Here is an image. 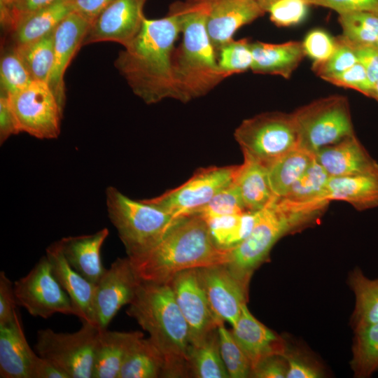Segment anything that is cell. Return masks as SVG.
<instances>
[{
  "instance_id": "cell-15",
  "label": "cell",
  "mask_w": 378,
  "mask_h": 378,
  "mask_svg": "<svg viewBox=\"0 0 378 378\" xmlns=\"http://www.w3.org/2000/svg\"><path fill=\"white\" fill-rule=\"evenodd\" d=\"M188 324L191 345L205 339L221 324L216 319L200 284L197 269L181 271L169 281Z\"/></svg>"
},
{
  "instance_id": "cell-32",
  "label": "cell",
  "mask_w": 378,
  "mask_h": 378,
  "mask_svg": "<svg viewBox=\"0 0 378 378\" xmlns=\"http://www.w3.org/2000/svg\"><path fill=\"white\" fill-rule=\"evenodd\" d=\"M188 365L190 377H230L220 353L218 328L200 342L190 346Z\"/></svg>"
},
{
  "instance_id": "cell-21",
  "label": "cell",
  "mask_w": 378,
  "mask_h": 378,
  "mask_svg": "<svg viewBox=\"0 0 378 378\" xmlns=\"http://www.w3.org/2000/svg\"><path fill=\"white\" fill-rule=\"evenodd\" d=\"M314 155L316 161L330 176L360 174L378 166L355 134L323 147Z\"/></svg>"
},
{
  "instance_id": "cell-16",
  "label": "cell",
  "mask_w": 378,
  "mask_h": 378,
  "mask_svg": "<svg viewBox=\"0 0 378 378\" xmlns=\"http://www.w3.org/2000/svg\"><path fill=\"white\" fill-rule=\"evenodd\" d=\"M146 0H115L90 24L83 45L111 41L127 46L139 31Z\"/></svg>"
},
{
  "instance_id": "cell-4",
  "label": "cell",
  "mask_w": 378,
  "mask_h": 378,
  "mask_svg": "<svg viewBox=\"0 0 378 378\" xmlns=\"http://www.w3.org/2000/svg\"><path fill=\"white\" fill-rule=\"evenodd\" d=\"M172 6L181 21L182 41L175 50V78L183 103L204 96L225 78L218 66V53L206 29L208 4L204 0H188Z\"/></svg>"
},
{
  "instance_id": "cell-58",
  "label": "cell",
  "mask_w": 378,
  "mask_h": 378,
  "mask_svg": "<svg viewBox=\"0 0 378 378\" xmlns=\"http://www.w3.org/2000/svg\"><path fill=\"white\" fill-rule=\"evenodd\" d=\"M374 46H375L377 48V49H378V36H377V41H376V42H375Z\"/></svg>"
},
{
  "instance_id": "cell-9",
  "label": "cell",
  "mask_w": 378,
  "mask_h": 378,
  "mask_svg": "<svg viewBox=\"0 0 378 378\" xmlns=\"http://www.w3.org/2000/svg\"><path fill=\"white\" fill-rule=\"evenodd\" d=\"M71 333L39 330L34 345L36 353L62 370L69 378H92L94 352L100 329L92 323Z\"/></svg>"
},
{
  "instance_id": "cell-45",
  "label": "cell",
  "mask_w": 378,
  "mask_h": 378,
  "mask_svg": "<svg viewBox=\"0 0 378 378\" xmlns=\"http://www.w3.org/2000/svg\"><path fill=\"white\" fill-rule=\"evenodd\" d=\"M302 43L305 55L314 64L324 62L332 54L336 47V38L324 30L316 29L308 32Z\"/></svg>"
},
{
  "instance_id": "cell-24",
  "label": "cell",
  "mask_w": 378,
  "mask_h": 378,
  "mask_svg": "<svg viewBox=\"0 0 378 378\" xmlns=\"http://www.w3.org/2000/svg\"><path fill=\"white\" fill-rule=\"evenodd\" d=\"M253 62L251 70L255 74L281 76L289 78L306 56L300 41L282 43L251 42Z\"/></svg>"
},
{
  "instance_id": "cell-51",
  "label": "cell",
  "mask_w": 378,
  "mask_h": 378,
  "mask_svg": "<svg viewBox=\"0 0 378 378\" xmlns=\"http://www.w3.org/2000/svg\"><path fill=\"white\" fill-rule=\"evenodd\" d=\"M20 132L8 96H0V141L4 143L9 136Z\"/></svg>"
},
{
  "instance_id": "cell-30",
  "label": "cell",
  "mask_w": 378,
  "mask_h": 378,
  "mask_svg": "<svg viewBox=\"0 0 378 378\" xmlns=\"http://www.w3.org/2000/svg\"><path fill=\"white\" fill-rule=\"evenodd\" d=\"M72 11L66 0H58L26 18L12 31L14 46L31 43L53 31Z\"/></svg>"
},
{
  "instance_id": "cell-25",
  "label": "cell",
  "mask_w": 378,
  "mask_h": 378,
  "mask_svg": "<svg viewBox=\"0 0 378 378\" xmlns=\"http://www.w3.org/2000/svg\"><path fill=\"white\" fill-rule=\"evenodd\" d=\"M326 198L348 202L360 211L377 206L378 166L360 174L330 176Z\"/></svg>"
},
{
  "instance_id": "cell-49",
  "label": "cell",
  "mask_w": 378,
  "mask_h": 378,
  "mask_svg": "<svg viewBox=\"0 0 378 378\" xmlns=\"http://www.w3.org/2000/svg\"><path fill=\"white\" fill-rule=\"evenodd\" d=\"M288 364L283 354H274L262 360L251 371V377L256 378H284Z\"/></svg>"
},
{
  "instance_id": "cell-33",
  "label": "cell",
  "mask_w": 378,
  "mask_h": 378,
  "mask_svg": "<svg viewBox=\"0 0 378 378\" xmlns=\"http://www.w3.org/2000/svg\"><path fill=\"white\" fill-rule=\"evenodd\" d=\"M350 285L356 296L355 331L378 323V279H370L356 269L351 274Z\"/></svg>"
},
{
  "instance_id": "cell-43",
  "label": "cell",
  "mask_w": 378,
  "mask_h": 378,
  "mask_svg": "<svg viewBox=\"0 0 378 378\" xmlns=\"http://www.w3.org/2000/svg\"><path fill=\"white\" fill-rule=\"evenodd\" d=\"M57 1L58 0H10L0 6L1 25L12 32L24 19Z\"/></svg>"
},
{
  "instance_id": "cell-6",
  "label": "cell",
  "mask_w": 378,
  "mask_h": 378,
  "mask_svg": "<svg viewBox=\"0 0 378 378\" xmlns=\"http://www.w3.org/2000/svg\"><path fill=\"white\" fill-rule=\"evenodd\" d=\"M106 196L108 218L128 257L151 248L181 218L144 200H132L114 187L106 189Z\"/></svg>"
},
{
  "instance_id": "cell-13",
  "label": "cell",
  "mask_w": 378,
  "mask_h": 378,
  "mask_svg": "<svg viewBox=\"0 0 378 378\" xmlns=\"http://www.w3.org/2000/svg\"><path fill=\"white\" fill-rule=\"evenodd\" d=\"M198 278L211 309L219 323L233 326L248 299V284L224 264L197 268Z\"/></svg>"
},
{
  "instance_id": "cell-41",
  "label": "cell",
  "mask_w": 378,
  "mask_h": 378,
  "mask_svg": "<svg viewBox=\"0 0 378 378\" xmlns=\"http://www.w3.org/2000/svg\"><path fill=\"white\" fill-rule=\"evenodd\" d=\"M248 210L246 209L239 191L233 182L218 192L197 214L206 219L240 214Z\"/></svg>"
},
{
  "instance_id": "cell-54",
  "label": "cell",
  "mask_w": 378,
  "mask_h": 378,
  "mask_svg": "<svg viewBox=\"0 0 378 378\" xmlns=\"http://www.w3.org/2000/svg\"><path fill=\"white\" fill-rule=\"evenodd\" d=\"M29 378H69V376L53 363L36 354L32 361Z\"/></svg>"
},
{
  "instance_id": "cell-22",
  "label": "cell",
  "mask_w": 378,
  "mask_h": 378,
  "mask_svg": "<svg viewBox=\"0 0 378 378\" xmlns=\"http://www.w3.org/2000/svg\"><path fill=\"white\" fill-rule=\"evenodd\" d=\"M109 234L106 227L94 234L64 237L59 240L69 264L87 280L96 285L106 271L101 248Z\"/></svg>"
},
{
  "instance_id": "cell-47",
  "label": "cell",
  "mask_w": 378,
  "mask_h": 378,
  "mask_svg": "<svg viewBox=\"0 0 378 378\" xmlns=\"http://www.w3.org/2000/svg\"><path fill=\"white\" fill-rule=\"evenodd\" d=\"M13 284L4 271L0 272V326L12 322L19 314Z\"/></svg>"
},
{
  "instance_id": "cell-20",
  "label": "cell",
  "mask_w": 378,
  "mask_h": 378,
  "mask_svg": "<svg viewBox=\"0 0 378 378\" xmlns=\"http://www.w3.org/2000/svg\"><path fill=\"white\" fill-rule=\"evenodd\" d=\"M248 358L252 370L264 358L283 354L284 342L272 330L257 320L244 304L238 320L230 330Z\"/></svg>"
},
{
  "instance_id": "cell-17",
  "label": "cell",
  "mask_w": 378,
  "mask_h": 378,
  "mask_svg": "<svg viewBox=\"0 0 378 378\" xmlns=\"http://www.w3.org/2000/svg\"><path fill=\"white\" fill-rule=\"evenodd\" d=\"M90 23L77 13L66 15L53 31L54 64L48 83L64 110V74L83 43Z\"/></svg>"
},
{
  "instance_id": "cell-39",
  "label": "cell",
  "mask_w": 378,
  "mask_h": 378,
  "mask_svg": "<svg viewBox=\"0 0 378 378\" xmlns=\"http://www.w3.org/2000/svg\"><path fill=\"white\" fill-rule=\"evenodd\" d=\"M217 53L218 66L225 78L251 68L253 57L251 41L248 38L232 39L223 46Z\"/></svg>"
},
{
  "instance_id": "cell-36",
  "label": "cell",
  "mask_w": 378,
  "mask_h": 378,
  "mask_svg": "<svg viewBox=\"0 0 378 378\" xmlns=\"http://www.w3.org/2000/svg\"><path fill=\"white\" fill-rule=\"evenodd\" d=\"M341 35L351 46H373L378 36V15L353 11L339 14Z\"/></svg>"
},
{
  "instance_id": "cell-40",
  "label": "cell",
  "mask_w": 378,
  "mask_h": 378,
  "mask_svg": "<svg viewBox=\"0 0 378 378\" xmlns=\"http://www.w3.org/2000/svg\"><path fill=\"white\" fill-rule=\"evenodd\" d=\"M220 353L229 377H251V365L246 354L228 330L221 323L218 326Z\"/></svg>"
},
{
  "instance_id": "cell-55",
  "label": "cell",
  "mask_w": 378,
  "mask_h": 378,
  "mask_svg": "<svg viewBox=\"0 0 378 378\" xmlns=\"http://www.w3.org/2000/svg\"><path fill=\"white\" fill-rule=\"evenodd\" d=\"M265 13H267L270 6L277 0H256Z\"/></svg>"
},
{
  "instance_id": "cell-5",
  "label": "cell",
  "mask_w": 378,
  "mask_h": 378,
  "mask_svg": "<svg viewBox=\"0 0 378 378\" xmlns=\"http://www.w3.org/2000/svg\"><path fill=\"white\" fill-rule=\"evenodd\" d=\"M324 209L313 204H297L277 198L260 211L250 234L229 249L225 264L249 284L254 270L265 262L275 243L284 235L312 222Z\"/></svg>"
},
{
  "instance_id": "cell-14",
  "label": "cell",
  "mask_w": 378,
  "mask_h": 378,
  "mask_svg": "<svg viewBox=\"0 0 378 378\" xmlns=\"http://www.w3.org/2000/svg\"><path fill=\"white\" fill-rule=\"evenodd\" d=\"M141 281L130 258H118L95 285L94 309L97 326L106 330L118 311L134 299Z\"/></svg>"
},
{
  "instance_id": "cell-56",
  "label": "cell",
  "mask_w": 378,
  "mask_h": 378,
  "mask_svg": "<svg viewBox=\"0 0 378 378\" xmlns=\"http://www.w3.org/2000/svg\"><path fill=\"white\" fill-rule=\"evenodd\" d=\"M371 97L374 98L378 101V80L373 86Z\"/></svg>"
},
{
  "instance_id": "cell-38",
  "label": "cell",
  "mask_w": 378,
  "mask_h": 378,
  "mask_svg": "<svg viewBox=\"0 0 378 378\" xmlns=\"http://www.w3.org/2000/svg\"><path fill=\"white\" fill-rule=\"evenodd\" d=\"M0 81L1 93L8 96L20 92L34 81L15 48L1 58Z\"/></svg>"
},
{
  "instance_id": "cell-34",
  "label": "cell",
  "mask_w": 378,
  "mask_h": 378,
  "mask_svg": "<svg viewBox=\"0 0 378 378\" xmlns=\"http://www.w3.org/2000/svg\"><path fill=\"white\" fill-rule=\"evenodd\" d=\"M53 31L31 43L14 46L34 80L48 81L54 64Z\"/></svg>"
},
{
  "instance_id": "cell-27",
  "label": "cell",
  "mask_w": 378,
  "mask_h": 378,
  "mask_svg": "<svg viewBox=\"0 0 378 378\" xmlns=\"http://www.w3.org/2000/svg\"><path fill=\"white\" fill-rule=\"evenodd\" d=\"M234 183L248 211H260L276 199L268 178L267 167L252 158L243 155Z\"/></svg>"
},
{
  "instance_id": "cell-2",
  "label": "cell",
  "mask_w": 378,
  "mask_h": 378,
  "mask_svg": "<svg viewBox=\"0 0 378 378\" xmlns=\"http://www.w3.org/2000/svg\"><path fill=\"white\" fill-rule=\"evenodd\" d=\"M128 258L141 281L167 283L181 271L227 262L229 249L216 245L197 214L181 218L154 246Z\"/></svg>"
},
{
  "instance_id": "cell-23",
  "label": "cell",
  "mask_w": 378,
  "mask_h": 378,
  "mask_svg": "<svg viewBox=\"0 0 378 378\" xmlns=\"http://www.w3.org/2000/svg\"><path fill=\"white\" fill-rule=\"evenodd\" d=\"M36 354L27 342L20 314L0 326L1 378H29Z\"/></svg>"
},
{
  "instance_id": "cell-7",
  "label": "cell",
  "mask_w": 378,
  "mask_h": 378,
  "mask_svg": "<svg viewBox=\"0 0 378 378\" xmlns=\"http://www.w3.org/2000/svg\"><path fill=\"white\" fill-rule=\"evenodd\" d=\"M243 155L268 167L278 158L299 146L292 113L265 112L244 120L234 132Z\"/></svg>"
},
{
  "instance_id": "cell-8",
  "label": "cell",
  "mask_w": 378,
  "mask_h": 378,
  "mask_svg": "<svg viewBox=\"0 0 378 378\" xmlns=\"http://www.w3.org/2000/svg\"><path fill=\"white\" fill-rule=\"evenodd\" d=\"M292 115L299 146L315 153L354 134L346 97L331 95L298 108Z\"/></svg>"
},
{
  "instance_id": "cell-10",
  "label": "cell",
  "mask_w": 378,
  "mask_h": 378,
  "mask_svg": "<svg viewBox=\"0 0 378 378\" xmlns=\"http://www.w3.org/2000/svg\"><path fill=\"white\" fill-rule=\"evenodd\" d=\"M238 168L239 165L199 168L181 186L144 200L177 218L196 214L218 192L234 182Z\"/></svg>"
},
{
  "instance_id": "cell-35",
  "label": "cell",
  "mask_w": 378,
  "mask_h": 378,
  "mask_svg": "<svg viewBox=\"0 0 378 378\" xmlns=\"http://www.w3.org/2000/svg\"><path fill=\"white\" fill-rule=\"evenodd\" d=\"M329 178V174L314 158L282 199L298 204L318 202L329 203L326 198V186Z\"/></svg>"
},
{
  "instance_id": "cell-37",
  "label": "cell",
  "mask_w": 378,
  "mask_h": 378,
  "mask_svg": "<svg viewBox=\"0 0 378 378\" xmlns=\"http://www.w3.org/2000/svg\"><path fill=\"white\" fill-rule=\"evenodd\" d=\"M356 332L351 366L358 377H369L378 370V323Z\"/></svg>"
},
{
  "instance_id": "cell-46",
  "label": "cell",
  "mask_w": 378,
  "mask_h": 378,
  "mask_svg": "<svg viewBox=\"0 0 378 378\" xmlns=\"http://www.w3.org/2000/svg\"><path fill=\"white\" fill-rule=\"evenodd\" d=\"M324 80L339 87L354 89L368 97L372 94L373 86L364 67L358 62L342 73L326 78Z\"/></svg>"
},
{
  "instance_id": "cell-1",
  "label": "cell",
  "mask_w": 378,
  "mask_h": 378,
  "mask_svg": "<svg viewBox=\"0 0 378 378\" xmlns=\"http://www.w3.org/2000/svg\"><path fill=\"white\" fill-rule=\"evenodd\" d=\"M180 33V17L172 6L164 18L144 16L139 31L115 61L134 94L147 104L168 98L180 101L174 68V45Z\"/></svg>"
},
{
  "instance_id": "cell-44",
  "label": "cell",
  "mask_w": 378,
  "mask_h": 378,
  "mask_svg": "<svg viewBox=\"0 0 378 378\" xmlns=\"http://www.w3.org/2000/svg\"><path fill=\"white\" fill-rule=\"evenodd\" d=\"M309 5L307 0H277L267 13L270 20L277 27H290L304 19Z\"/></svg>"
},
{
  "instance_id": "cell-29",
  "label": "cell",
  "mask_w": 378,
  "mask_h": 378,
  "mask_svg": "<svg viewBox=\"0 0 378 378\" xmlns=\"http://www.w3.org/2000/svg\"><path fill=\"white\" fill-rule=\"evenodd\" d=\"M315 158L314 153L298 146L268 167V178L276 198L284 197Z\"/></svg>"
},
{
  "instance_id": "cell-53",
  "label": "cell",
  "mask_w": 378,
  "mask_h": 378,
  "mask_svg": "<svg viewBox=\"0 0 378 378\" xmlns=\"http://www.w3.org/2000/svg\"><path fill=\"white\" fill-rule=\"evenodd\" d=\"M288 364L287 378H316L319 371L302 358L292 355L285 350L283 354Z\"/></svg>"
},
{
  "instance_id": "cell-26",
  "label": "cell",
  "mask_w": 378,
  "mask_h": 378,
  "mask_svg": "<svg viewBox=\"0 0 378 378\" xmlns=\"http://www.w3.org/2000/svg\"><path fill=\"white\" fill-rule=\"evenodd\" d=\"M141 336L144 334L139 331L100 330L95 348L92 378H118L130 347Z\"/></svg>"
},
{
  "instance_id": "cell-18",
  "label": "cell",
  "mask_w": 378,
  "mask_h": 378,
  "mask_svg": "<svg viewBox=\"0 0 378 378\" xmlns=\"http://www.w3.org/2000/svg\"><path fill=\"white\" fill-rule=\"evenodd\" d=\"M208 4L206 29L218 52L241 27L265 12L256 0H204Z\"/></svg>"
},
{
  "instance_id": "cell-42",
  "label": "cell",
  "mask_w": 378,
  "mask_h": 378,
  "mask_svg": "<svg viewBox=\"0 0 378 378\" xmlns=\"http://www.w3.org/2000/svg\"><path fill=\"white\" fill-rule=\"evenodd\" d=\"M336 38V47L332 54L324 62L312 64V70L322 79L347 70L357 61L354 48L342 36Z\"/></svg>"
},
{
  "instance_id": "cell-12",
  "label": "cell",
  "mask_w": 378,
  "mask_h": 378,
  "mask_svg": "<svg viewBox=\"0 0 378 378\" xmlns=\"http://www.w3.org/2000/svg\"><path fill=\"white\" fill-rule=\"evenodd\" d=\"M18 304L30 315L48 318L55 314L76 316L67 293L56 279L45 255L23 277L13 283Z\"/></svg>"
},
{
  "instance_id": "cell-50",
  "label": "cell",
  "mask_w": 378,
  "mask_h": 378,
  "mask_svg": "<svg viewBox=\"0 0 378 378\" xmlns=\"http://www.w3.org/2000/svg\"><path fill=\"white\" fill-rule=\"evenodd\" d=\"M355 52L357 61L365 69L368 77L374 86L378 80V49L373 46H351Z\"/></svg>"
},
{
  "instance_id": "cell-19",
  "label": "cell",
  "mask_w": 378,
  "mask_h": 378,
  "mask_svg": "<svg viewBox=\"0 0 378 378\" xmlns=\"http://www.w3.org/2000/svg\"><path fill=\"white\" fill-rule=\"evenodd\" d=\"M46 255L50 262L54 276L69 295L76 316L82 323H92L97 326L94 309L95 285L69 264L63 254L59 240L46 248Z\"/></svg>"
},
{
  "instance_id": "cell-11",
  "label": "cell",
  "mask_w": 378,
  "mask_h": 378,
  "mask_svg": "<svg viewBox=\"0 0 378 378\" xmlns=\"http://www.w3.org/2000/svg\"><path fill=\"white\" fill-rule=\"evenodd\" d=\"M8 98L20 132L40 139L59 136L63 109L48 83L34 80Z\"/></svg>"
},
{
  "instance_id": "cell-3",
  "label": "cell",
  "mask_w": 378,
  "mask_h": 378,
  "mask_svg": "<svg viewBox=\"0 0 378 378\" xmlns=\"http://www.w3.org/2000/svg\"><path fill=\"white\" fill-rule=\"evenodd\" d=\"M126 313L148 332L162 354L163 377H190V331L170 283L141 281Z\"/></svg>"
},
{
  "instance_id": "cell-48",
  "label": "cell",
  "mask_w": 378,
  "mask_h": 378,
  "mask_svg": "<svg viewBox=\"0 0 378 378\" xmlns=\"http://www.w3.org/2000/svg\"><path fill=\"white\" fill-rule=\"evenodd\" d=\"M309 5L328 8L338 14L364 11L378 15V0H307Z\"/></svg>"
},
{
  "instance_id": "cell-57",
  "label": "cell",
  "mask_w": 378,
  "mask_h": 378,
  "mask_svg": "<svg viewBox=\"0 0 378 378\" xmlns=\"http://www.w3.org/2000/svg\"><path fill=\"white\" fill-rule=\"evenodd\" d=\"M10 0H0V6H3L6 4H7Z\"/></svg>"
},
{
  "instance_id": "cell-31",
  "label": "cell",
  "mask_w": 378,
  "mask_h": 378,
  "mask_svg": "<svg viewBox=\"0 0 378 378\" xmlns=\"http://www.w3.org/2000/svg\"><path fill=\"white\" fill-rule=\"evenodd\" d=\"M260 211H246L204 220L216 245L227 250L234 248L250 234L258 220Z\"/></svg>"
},
{
  "instance_id": "cell-28",
  "label": "cell",
  "mask_w": 378,
  "mask_h": 378,
  "mask_svg": "<svg viewBox=\"0 0 378 378\" xmlns=\"http://www.w3.org/2000/svg\"><path fill=\"white\" fill-rule=\"evenodd\" d=\"M164 359L149 339L141 336L130 347L122 363L118 378L163 377Z\"/></svg>"
},
{
  "instance_id": "cell-52",
  "label": "cell",
  "mask_w": 378,
  "mask_h": 378,
  "mask_svg": "<svg viewBox=\"0 0 378 378\" xmlns=\"http://www.w3.org/2000/svg\"><path fill=\"white\" fill-rule=\"evenodd\" d=\"M73 11L90 24L115 0H66Z\"/></svg>"
}]
</instances>
